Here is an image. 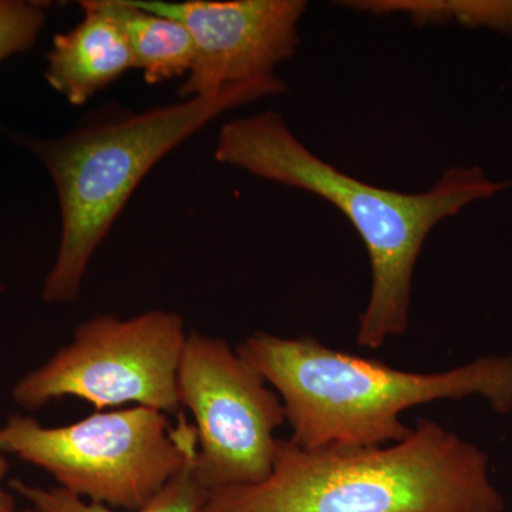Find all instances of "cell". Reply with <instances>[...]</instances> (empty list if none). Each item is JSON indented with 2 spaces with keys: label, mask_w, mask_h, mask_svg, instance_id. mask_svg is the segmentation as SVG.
Returning a JSON list of instances; mask_svg holds the SVG:
<instances>
[{
  "label": "cell",
  "mask_w": 512,
  "mask_h": 512,
  "mask_svg": "<svg viewBox=\"0 0 512 512\" xmlns=\"http://www.w3.org/2000/svg\"><path fill=\"white\" fill-rule=\"evenodd\" d=\"M214 156L255 177L318 195L348 218L372 266V289L356 336L357 345L369 349L382 348L409 328L414 269L433 228L512 187V180H490L477 165L448 168L420 194L375 187L312 153L275 111L225 123Z\"/></svg>",
  "instance_id": "1"
},
{
  "label": "cell",
  "mask_w": 512,
  "mask_h": 512,
  "mask_svg": "<svg viewBox=\"0 0 512 512\" xmlns=\"http://www.w3.org/2000/svg\"><path fill=\"white\" fill-rule=\"evenodd\" d=\"M487 456L436 421L400 443L302 448L279 439L271 476L211 491L201 512H503Z\"/></svg>",
  "instance_id": "2"
},
{
  "label": "cell",
  "mask_w": 512,
  "mask_h": 512,
  "mask_svg": "<svg viewBox=\"0 0 512 512\" xmlns=\"http://www.w3.org/2000/svg\"><path fill=\"white\" fill-rule=\"evenodd\" d=\"M238 355L284 403L292 443L302 448L379 447L413 433L403 412L439 400L481 396L495 412L512 410V357L488 356L447 372L396 369L323 345L313 336H248Z\"/></svg>",
  "instance_id": "3"
},
{
  "label": "cell",
  "mask_w": 512,
  "mask_h": 512,
  "mask_svg": "<svg viewBox=\"0 0 512 512\" xmlns=\"http://www.w3.org/2000/svg\"><path fill=\"white\" fill-rule=\"evenodd\" d=\"M285 93L284 80L275 76L83 128L57 140H26L55 183L62 214L59 251L43 284V301H76L94 252L158 160L221 114Z\"/></svg>",
  "instance_id": "4"
},
{
  "label": "cell",
  "mask_w": 512,
  "mask_h": 512,
  "mask_svg": "<svg viewBox=\"0 0 512 512\" xmlns=\"http://www.w3.org/2000/svg\"><path fill=\"white\" fill-rule=\"evenodd\" d=\"M197 433L184 412L133 406L43 426L13 414L0 426V453L46 471L57 487L90 503L134 512L146 507L194 458Z\"/></svg>",
  "instance_id": "5"
},
{
  "label": "cell",
  "mask_w": 512,
  "mask_h": 512,
  "mask_svg": "<svg viewBox=\"0 0 512 512\" xmlns=\"http://www.w3.org/2000/svg\"><path fill=\"white\" fill-rule=\"evenodd\" d=\"M187 336L177 312L94 316L77 326L72 342L13 384L12 400L29 412L76 397L96 412L133 404L178 416V369Z\"/></svg>",
  "instance_id": "6"
},
{
  "label": "cell",
  "mask_w": 512,
  "mask_h": 512,
  "mask_svg": "<svg viewBox=\"0 0 512 512\" xmlns=\"http://www.w3.org/2000/svg\"><path fill=\"white\" fill-rule=\"evenodd\" d=\"M177 390L197 433L192 470L208 493L271 476L284 403L227 340L188 332Z\"/></svg>",
  "instance_id": "7"
},
{
  "label": "cell",
  "mask_w": 512,
  "mask_h": 512,
  "mask_svg": "<svg viewBox=\"0 0 512 512\" xmlns=\"http://www.w3.org/2000/svg\"><path fill=\"white\" fill-rule=\"evenodd\" d=\"M138 8L180 22L194 40L195 59L180 89L183 100L271 79L301 43L303 0L163 2L131 0Z\"/></svg>",
  "instance_id": "8"
},
{
  "label": "cell",
  "mask_w": 512,
  "mask_h": 512,
  "mask_svg": "<svg viewBox=\"0 0 512 512\" xmlns=\"http://www.w3.org/2000/svg\"><path fill=\"white\" fill-rule=\"evenodd\" d=\"M80 6L84 10L82 22L53 37L45 70L47 83L73 106L87 103L136 67L119 23L97 0H83Z\"/></svg>",
  "instance_id": "9"
},
{
  "label": "cell",
  "mask_w": 512,
  "mask_h": 512,
  "mask_svg": "<svg viewBox=\"0 0 512 512\" xmlns=\"http://www.w3.org/2000/svg\"><path fill=\"white\" fill-rule=\"evenodd\" d=\"M119 23L144 82L160 84L188 76L195 59L194 40L180 22L138 8L131 0H97Z\"/></svg>",
  "instance_id": "10"
},
{
  "label": "cell",
  "mask_w": 512,
  "mask_h": 512,
  "mask_svg": "<svg viewBox=\"0 0 512 512\" xmlns=\"http://www.w3.org/2000/svg\"><path fill=\"white\" fill-rule=\"evenodd\" d=\"M192 461L194 458L146 507L134 512H201L210 493L195 478ZM9 485L23 500L28 501L30 507L40 512H126L114 510L107 505L90 503L57 485L40 487L25 483L19 478L10 481Z\"/></svg>",
  "instance_id": "11"
},
{
  "label": "cell",
  "mask_w": 512,
  "mask_h": 512,
  "mask_svg": "<svg viewBox=\"0 0 512 512\" xmlns=\"http://www.w3.org/2000/svg\"><path fill=\"white\" fill-rule=\"evenodd\" d=\"M346 5L373 15L403 13L419 26L457 22L466 28L491 29L512 37V0H362Z\"/></svg>",
  "instance_id": "12"
},
{
  "label": "cell",
  "mask_w": 512,
  "mask_h": 512,
  "mask_svg": "<svg viewBox=\"0 0 512 512\" xmlns=\"http://www.w3.org/2000/svg\"><path fill=\"white\" fill-rule=\"evenodd\" d=\"M45 22L39 3L0 0V63L35 45Z\"/></svg>",
  "instance_id": "13"
},
{
  "label": "cell",
  "mask_w": 512,
  "mask_h": 512,
  "mask_svg": "<svg viewBox=\"0 0 512 512\" xmlns=\"http://www.w3.org/2000/svg\"><path fill=\"white\" fill-rule=\"evenodd\" d=\"M0 426H2V421H0ZM8 471V458H6L5 454L0 453V507H2L3 504L9 503L10 500H13L12 495H10L8 491H5V488H3V481H5Z\"/></svg>",
  "instance_id": "14"
},
{
  "label": "cell",
  "mask_w": 512,
  "mask_h": 512,
  "mask_svg": "<svg viewBox=\"0 0 512 512\" xmlns=\"http://www.w3.org/2000/svg\"><path fill=\"white\" fill-rule=\"evenodd\" d=\"M0 512H40L39 510H36V508L29 507L28 508H19L18 505L15 503V498L13 500H10L9 503L3 504L2 507H0Z\"/></svg>",
  "instance_id": "15"
}]
</instances>
